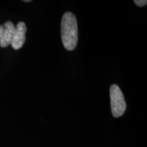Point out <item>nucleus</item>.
I'll return each instance as SVG.
<instances>
[{"label":"nucleus","mask_w":147,"mask_h":147,"mask_svg":"<svg viewBox=\"0 0 147 147\" xmlns=\"http://www.w3.org/2000/svg\"><path fill=\"white\" fill-rule=\"evenodd\" d=\"M78 23L76 16L67 12L63 14L61 23L62 43L67 51L75 49L78 42Z\"/></svg>","instance_id":"obj_1"},{"label":"nucleus","mask_w":147,"mask_h":147,"mask_svg":"<svg viewBox=\"0 0 147 147\" xmlns=\"http://www.w3.org/2000/svg\"><path fill=\"white\" fill-rule=\"evenodd\" d=\"M110 105L114 117L117 118L123 115L126 110L124 95L117 84H112L110 88Z\"/></svg>","instance_id":"obj_2"},{"label":"nucleus","mask_w":147,"mask_h":147,"mask_svg":"<svg viewBox=\"0 0 147 147\" xmlns=\"http://www.w3.org/2000/svg\"><path fill=\"white\" fill-rule=\"evenodd\" d=\"M14 30L15 26L11 21H7L3 25H0V47L5 48L11 45Z\"/></svg>","instance_id":"obj_3"},{"label":"nucleus","mask_w":147,"mask_h":147,"mask_svg":"<svg viewBox=\"0 0 147 147\" xmlns=\"http://www.w3.org/2000/svg\"><path fill=\"white\" fill-rule=\"evenodd\" d=\"M27 32V27L23 21L18 22L15 27L14 36L12 38L11 46L14 50H18L23 47L25 42V33Z\"/></svg>","instance_id":"obj_4"},{"label":"nucleus","mask_w":147,"mask_h":147,"mask_svg":"<svg viewBox=\"0 0 147 147\" xmlns=\"http://www.w3.org/2000/svg\"><path fill=\"white\" fill-rule=\"evenodd\" d=\"M134 2L135 3L136 5L140 7L144 6V5H146L147 4L146 0H134Z\"/></svg>","instance_id":"obj_5"},{"label":"nucleus","mask_w":147,"mask_h":147,"mask_svg":"<svg viewBox=\"0 0 147 147\" xmlns=\"http://www.w3.org/2000/svg\"><path fill=\"white\" fill-rule=\"evenodd\" d=\"M23 1H25V2H30V1H32L31 0H24Z\"/></svg>","instance_id":"obj_6"}]
</instances>
